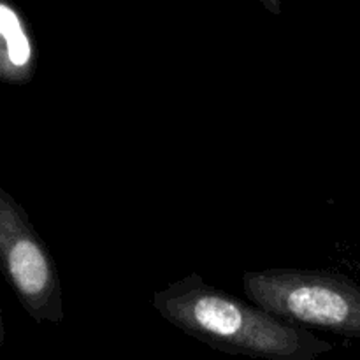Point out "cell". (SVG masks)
I'll return each mask as SVG.
<instances>
[{
	"label": "cell",
	"instance_id": "1",
	"mask_svg": "<svg viewBox=\"0 0 360 360\" xmlns=\"http://www.w3.org/2000/svg\"><path fill=\"white\" fill-rule=\"evenodd\" d=\"M153 308L186 336L218 352L266 360H315L334 345L288 326L197 273L153 294Z\"/></svg>",
	"mask_w": 360,
	"mask_h": 360
},
{
	"label": "cell",
	"instance_id": "2",
	"mask_svg": "<svg viewBox=\"0 0 360 360\" xmlns=\"http://www.w3.org/2000/svg\"><path fill=\"white\" fill-rule=\"evenodd\" d=\"M243 288L252 304L288 326L360 340V285L343 274L267 267L245 273Z\"/></svg>",
	"mask_w": 360,
	"mask_h": 360
},
{
	"label": "cell",
	"instance_id": "3",
	"mask_svg": "<svg viewBox=\"0 0 360 360\" xmlns=\"http://www.w3.org/2000/svg\"><path fill=\"white\" fill-rule=\"evenodd\" d=\"M0 271L27 315L37 323L63 322L58 267L25 207L0 186Z\"/></svg>",
	"mask_w": 360,
	"mask_h": 360
},
{
	"label": "cell",
	"instance_id": "4",
	"mask_svg": "<svg viewBox=\"0 0 360 360\" xmlns=\"http://www.w3.org/2000/svg\"><path fill=\"white\" fill-rule=\"evenodd\" d=\"M37 63V44L27 18L16 6L0 0V83L28 84Z\"/></svg>",
	"mask_w": 360,
	"mask_h": 360
},
{
	"label": "cell",
	"instance_id": "5",
	"mask_svg": "<svg viewBox=\"0 0 360 360\" xmlns=\"http://www.w3.org/2000/svg\"><path fill=\"white\" fill-rule=\"evenodd\" d=\"M6 341V323H4V315H2V301H0V347Z\"/></svg>",
	"mask_w": 360,
	"mask_h": 360
}]
</instances>
